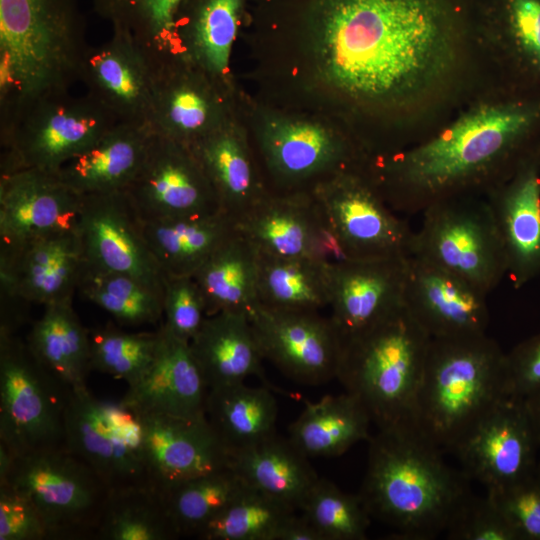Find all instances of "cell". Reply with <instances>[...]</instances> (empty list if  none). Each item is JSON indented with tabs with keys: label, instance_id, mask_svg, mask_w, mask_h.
<instances>
[{
	"label": "cell",
	"instance_id": "6da1fadb",
	"mask_svg": "<svg viewBox=\"0 0 540 540\" xmlns=\"http://www.w3.org/2000/svg\"><path fill=\"white\" fill-rule=\"evenodd\" d=\"M318 53L328 80L365 100L400 101L451 68L468 0H317Z\"/></svg>",
	"mask_w": 540,
	"mask_h": 540
},
{
	"label": "cell",
	"instance_id": "7a4b0ae2",
	"mask_svg": "<svg viewBox=\"0 0 540 540\" xmlns=\"http://www.w3.org/2000/svg\"><path fill=\"white\" fill-rule=\"evenodd\" d=\"M534 115L518 105L478 108L396 157L385 166L380 185H375L396 213L408 215L458 197L504 164Z\"/></svg>",
	"mask_w": 540,
	"mask_h": 540
},
{
	"label": "cell",
	"instance_id": "3957f363",
	"mask_svg": "<svg viewBox=\"0 0 540 540\" xmlns=\"http://www.w3.org/2000/svg\"><path fill=\"white\" fill-rule=\"evenodd\" d=\"M368 442L359 496L371 518L393 528L397 539L444 533L471 492L470 479L448 466L444 453L411 424L379 428Z\"/></svg>",
	"mask_w": 540,
	"mask_h": 540
},
{
	"label": "cell",
	"instance_id": "277c9868",
	"mask_svg": "<svg viewBox=\"0 0 540 540\" xmlns=\"http://www.w3.org/2000/svg\"><path fill=\"white\" fill-rule=\"evenodd\" d=\"M79 0H0V123L69 90L88 48Z\"/></svg>",
	"mask_w": 540,
	"mask_h": 540
},
{
	"label": "cell",
	"instance_id": "5b68a950",
	"mask_svg": "<svg viewBox=\"0 0 540 540\" xmlns=\"http://www.w3.org/2000/svg\"><path fill=\"white\" fill-rule=\"evenodd\" d=\"M505 356L487 334L431 338L417 391L412 426L443 453L503 399Z\"/></svg>",
	"mask_w": 540,
	"mask_h": 540
},
{
	"label": "cell",
	"instance_id": "8992f818",
	"mask_svg": "<svg viewBox=\"0 0 540 540\" xmlns=\"http://www.w3.org/2000/svg\"><path fill=\"white\" fill-rule=\"evenodd\" d=\"M430 341L404 305L342 342L336 379L378 429L411 424Z\"/></svg>",
	"mask_w": 540,
	"mask_h": 540
},
{
	"label": "cell",
	"instance_id": "52a82bcc",
	"mask_svg": "<svg viewBox=\"0 0 540 540\" xmlns=\"http://www.w3.org/2000/svg\"><path fill=\"white\" fill-rule=\"evenodd\" d=\"M116 120L88 94L43 96L1 125V172L32 168L58 173Z\"/></svg>",
	"mask_w": 540,
	"mask_h": 540
},
{
	"label": "cell",
	"instance_id": "ba28073f",
	"mask_svg": "<svg viewBox=\"0 0 540 540\" xmlns=\"http://www.w3.org/2000/svg\"><path fill=\"white\" fill-rule=\"evenodd\" d=\"M38 511L48 540L95 539L109 489L65 447L16 456L5 481Z\"/></svg>",
	"mask_w": 540,
	"mask_h": 540
},
{
	"label": "cell",
	"instance_id": "9c48e42d",
	"mask_svg": "<svg viewBox=\"0 0 540 540\" xmlns=\"http://www.w3.org/2000/svg\"><path fill=\"white\" fill-rule=\"evenodd\" d=\"M71 389L15 333L0 332V442L16 456L64 447Z\"/></svg>",
	"mask_w": 540,
	"mask_h": 540
},
{
	"label": "cell",
	"instance_id": "30bf717a",
	"mask_svg": "<svg viewBox=\"0 0 540 540\" xmlns=\"http://www.w3.org/2000/svg\"><path fill=\"white\" fill-rule=\"evenodd\" d=\"M411 255L467 281L488 295L507 276L505 252L488 202L453 197L422 212Z\"/></svg>",
	"mask_w": 540,
	"mask_h": 540
},
{
	"label": "cell",
	"instance_id": "8fae6325",
	"mask_svg": "<svg viewBox=\"0 0 540 540\" xmlns=\"http://www.w3.org/2000/svg\"><path fill=\"white\" fill-rule=\"evenodd\" d=\"M64 447L109 491L149 483L139 416L121 400H102L87 387L71 389Z\"/></svg>",
	"mask_w": 540,
	"mask_h": 540
},
{
	"label": "cell",
	"instance_id": "7c38bea8",
	"mask_svg": "<svg viewBox=\"0 0 540 540\" xmlns=\"http://www.w3.org/2000/svg\"><path fill=\"white\" fill-rule=\"evenodd\" d=\"M85 269L77 229L0 247V323L18 328L24 303L43 306L72 301Z\"/></svg>",
	"mask_w": 540,
	"mask_h": 540
},
{
	"label": "cell",
	"instance_id": "4fadbf2b",
	"mask_svg": "<svg viewBox=\"0 0 540 540\" xmlns=\"http://www.w3.org/2000/svg\"><path fill=\"white\" fill-rule=\"evenodd\" d=\"M312 193L347 259L411 255L414 231L374 183L343 171Z\"/></svg>",
	"mask_w": 540,
	"mask_h": 540
},
{
	"label": "cell",
	"instance_id": "5bb4252c",
	"mask_svg": "<svg viewBox=\"0 0 540 540\" xmlns=\"http://www.w3.org/2000/svg\"><path fill=\"white\" fill-rule=\"evenodd\" d=\"M124 192L143 222L221 211L191 147L155 134L140 169Z\"/></svg>",
	"mask_w": 540,
	"mask_h": 540
},
{
	"label": "cell",
	"instance_id": "9a60e30c",
	"mask_svg": "<svg viewBox=\"0 0 540 540\" xmlns=\"http://www.w3.org/2000/svg\"><path fill=\"white\" fill-rule=\"evenodd\" d=\"M249 320L264 359L305 385L337 378L342 340L319 311H285L257 304Z\"/></svg>",
	"mask_w": 540,
	"mask_h": 540
},
{
	"label": "cell",
	"instance_id": "2e32d148",
	"mask_svg": "<svg viewBox=\"0 0 540 540\" xmlns=\"http://www.w3.org/2000/svg\"><path fill=\"white\" fill-rule=\"evenodd\" d=\"M77 232L86 267L130 275L163 294L165 275L124 191L82 195Z\"/></svg>",
	"mask_w": 540,
	"mask_h": 540
},
{
	"label": "cell",
	"instance_id": "e0dca14e",
	"mask_svg": "<svg viewBox=\"0 0 540 540\" xmlns=\"http://www.w3.org/2000/svg\"><path fill=\"white\" fill-rule=\"evenodd\" d=\"M538 448L524 400L507 397L466 434L452 453L469 479L491 491L534 472Z\"/></svg>",
	"mask_w": 540,
	"mask_h": 540
},
{
	"label": "cell",
	"instance_id": "ac0fdd59",
	"mask_svg": "<svg viewBox=\"0 0 540 540\" xmlns=\"http://www.w3.org/2000/svg\"><path fill=\"white\" fill-rule=\"evenodd\" d=\"M158 63L130 33L112 28L110 39L88 46L79 80L117 123L148 125Z\"/></svg>",
	"mask_w": 540,
	"mask_h": 540
},
{
	"label": "cell",
	"instance_id": "d6986e66",
	"mask_svg": "<svg viewBox=\"0 0 540 540\" xmlns=\"http://www.w3.org/2000/svg\"><path fill=\"white\" fill-rule=\"evenodd\" d=\"M236 226L263 254L347 259L312 192L268 193Z\"/></svg>",
	"mask_w": 540,
	"mask_h": 540
},
{
	"label": "cell",
	"instance_id": "ffe728a7",
	"mask_svg": "<svg viewBox=\"0 0 540 540\" xmlns=\"http://www.w3.org/2000/svg\"><path fill=\"white\" fill-rule=\"evenodd\" d=\"M82 195L57 173L32 168L1 172L0 247L76 230Z\"/></svg>",
	"mask_w": 540,
	"mask_h": 540
},
{
	"label": "cell",
	"instance_id": "44dd1931",
	"mask_svg": "<svg viewBox=\"0 0 540 540\" xmlns=\"http://www.w3.org/2000/svg\"><path fill=\"white\" fill-rule=\"evenodd\" d=\"M408 257L345 259L331 264L329 318L342 342L405 305Z\"/></svg>",
	"mask_w": 540,
	"mask_h": 540
},
{
	"label": "cell",
	"instance_id": "7402d4cb",
	"mask_svg": "<svg viewBox=\"0 0 540 540\" xmlns=\"http://www.w3.org/2000/svg\"><path fill=\"white\" fill-rule=\"evenodd\" d=\"M217 85L180 53L158 63L149 121L152 132L192 146L225 125Z\"/></svg>",
	"mask_w": 540,
	"mask_h": 540
},
{
	"label": "cell",
	"instance_id": "603a6c76",
	"mask_svg": "<svg viewBox=\"0 0 540 540\" xmlns=\"http://www.w3.org/2000/svg\"><path fill=\"white\" fill-rule=\"evenodd\" d=\"M487 295L419 257H408L404 304L431 338L482 335L489 323Z\"/></svg>",
	"mask_w": 540,
	"mask_h": 540
},
{
	"label": "cell",
	"instance_id": "cb8c5ba5",
	"mask_svg": "<svg viewBox=\"0 0 540 540\" xmlns=\"http://www.w3.org/2000/svg\"><path fill=\"white\" fill-rule=\"evenodd\" d=\"M138 416L149 483L161 491L192 477L229 466V455L206 415Z\"/></svg>",
	"mask_w": 540,
	"mask_h": 540
},
{
	"label": "cell",
	"instance_id": "d4e9b609",
	"mask_svg": "<svg viewBox=\"0 0 540 540\" xmlns=\"http://www.w3.org/2000/svg\"><path fill=\"white\" fill-rule=\"evenodd\" d=\"M153 363L144 376L129 386L121 401L138 415L205 416L208 387L190 344L163 323Z\"/></svg>",
	"mask_w": 540,
	"mask_h": 540
},
{
	"label": "cell",
	"instance_id": "484cf974",
	"mask_svg": "<svg viewBox=\"0 0 540 540\" xmlns=\"http://www.w3.org/2000/svg\"><path fill=\"white\" fill-rule=\"evenodd\" d=\"M492 194L491 208L505 252L507 277L520 289L540 274V175L534 163Z\"/></svg>",
	"mask_w": 540,
	"mask_h": 540
},
{
	"label": "cell",
	"instance_id": "4316f807",
	"mask_svg": "<svg viewBox=\"0 0 540 540\" xmlns=\"http://www.w3.org/2000/svg\"><path fill=\"white\" fill-rule=\"evenodd\" d=\"M262 153L267 167L283 193L299 192V186L343 172L346 147L326 128L310 122L285 121L263 133Z\"/></svg>",
	"mask_w": 540,
	"mask_h": 540
},
{
	"label": "cell",
	"instance_id": "83f0119b",
	"mask_svg": "<svg viewBox=\"0 0 540 540\" xmlns=\"http://www.w3.org/2000/svg\"><path fill=\"white\" fill-rule=\"evenodd\" d=\"M153 136L148 125L117 123L57 174L80 195L124 191L140 169Z\"/></svg>",
	"mask_w": 540,
	"mask_h": 540
},
{
	"label": "cell",
	"instance_id": "f1b7e54d",
	"mask_svg": "<svg viewBox=\"0 0 540 540\" xmlns=\"http://www.w3.org/2000/svg\"><path fill=\"white\" fill-rule=\"evenodd\" d=\"M189 344L208 389L244 383L253 375L264 379V358L245 313L207 316Z\"/></svg>",
	"mask_w": 540,
	"mask_h": 540
},
{
	"label": "cell",
	"instance_id": "f546056e",
	"mask_svg": "<svg viewBox=\"0 0 540 540\" xmlns=\"http://www.w3.org/2000/svg\"><path fill=\"white\" fill-rule=\"evenodd\" d=\"M229 466L248 486L296 510L319 479L309 458L277 433L232 453Z\"/></svg>",
	"mask_w": 540,
	"mask_h": 540
},
{
	"label": "cell",
	"instance_id": "4dcf8cb0",
	"mask_svg": "<svg viewBox=\"0 0 540 540\" xmlns=\"http://www.w3.org/2000/svg\"><path fill=\"white\" fill-rule=\"evenodd\" d=\"M202 165L222 212L235 222L269 192L258 181L249 151L227 124L190 146Z\"/></svg>",
	"mask_w": 540,
	"mask_h": 540
},
{
	"label": "cell",
	"instance_id": "1f68e13d",
	"mask_svg": "<svg viewBox=\"0 0 540 540\" xmlns=\"http://www.w3.org/2000/svg\"><path fill=\"white\" fill-rule=\"evenodd\" d=\"M245 0H189L177 29L180 54L218 84L226 79Z\"/></svg>",
	"mask_w": 540,
	"mask_h": 540
},
{
	"label": "cell",
	"instance_id": "d6a6232c",
	"mask_svg": "<svg viewBox=\"0 0 540 540\" xmlns=\"http://www.w3.org/2000/svg\"><path fill=\"white\" fill-rule=\"evenodd\" d=\"M373 423L365 406L345 391L305 402L288 428L290 441L308 458L336 457L360 441L369 440Z\"/></svg>",
	"mask_w": 540,
	"mask_h": 540
},
{
	"label": "cell",
	"instance_id": "836d02e7",
	"mask_svg": "<svg viewBox=\"0 0 540 540\" xmlns=\"http://www.w3.org/2000/svg\"><path fill=\"white\" fill-rule=\"evenodd\" d=\"M259 253L236 228L193 275L207 316L239 312L249 316L258 304Z\"/></svg>",
	"mask_w": 540,
	"mask_h": 540
},
{
	"label": "cell",
	"instance_id": "e575fe53",
	"mask_svg": "<svg viewBox=\"0 0 540 540\" xmlns=\"http://www.w3.org/2000/svg\"><path fill=\"white\" fill-rule=\"evenodd\" d=\"M26 344L36 360L70 389L87 387L91 370L90 331L81 323L72 301L44 306Z\"/></svg>",
	"mask_w": 540,
	"mask_h": 540
},
{
	"label": "cell",
	"instance_id": "d590c367",
	"mask_svg": "<svg viewBox=\"0 0 540 540\" xmlns=\"http://www.w3.org/2000/svg\"><path fill=\"white\" fill-rule=\"evenodd\" d=\"M236 228V222L222 211L143 222L151 252L164 275L170 276H193Z\"/></svg>",
	"mask_w": 540,
	"mask_h": 540
},
{
	"label": "cell",
	"instance_id": "8d00e7d4",
	"mask_svg": "<svg viewBox=\"0 0 540 540\" xmlns=\"http://www.w3.org/2000/svg\"><path fill=\"white\" fill-rule=\"evenodd\" d=\"M205 414L229 456L276 434L278 406L265 387L240 383L209 389Z\"/></svg>",
	"mask_w": 540,
	"mask_h": 540
},
{
	"label": "cell",
	"instance_id": "74e56055",
	"mask_svg": "<svg viewBox=\"0 0 540 540\" xmlns=\"http://www.w3.org/2000/svg\"><path fill=\"white\" fill-rule=\"evenodd\" d=\"M258 253V304L285 311H320L329 307L332 263Z\"/></svg>",
	"mask_w": 540,
	"mask_h": 540
},
{
	"label": "cell",
	"instance_id": "f35d334b",
	"mask_svg": "<svg viewBox=\"0 0 540 540\" xmlns=\"http://www.w3.org/2000/svg\"><path fill=\"white\" fill-rule=\"evenodd\" d=\"M178 538L163 491L149 483L109 491L95 539L173 540Z\"/></svg>",
	"mask_w": 540,
	"mask_h": 540
},
{
	"label": "cell",
	"instance_id": "ab89813d",
	"mask_svg": "<svg viewBox=\"0 0 540 540\" xmlns=\"http://www.w3.org/2000/svg\"><path fill=\"white\" fill-rule=\"evenodd\" d=\"M188 1L92 0V5L112 28L130 33L160 63L180 52L178 22Z\"/></svg>",
	"mask_w": 540,
	"mask_h": 540
},
{
	"label": "cell",
	"instance_id": "60d3db41",
	"mask_svg": "<svg viewBox=\"0 0 540 540\" xmlns=\"http://www.w3.org/2000/svg\"><path fill=\"white\" fill-rule=\"evenodd\" d=\"M247 486L230 466H226L192 477L163 491L179 538H197Z\"/></svg>",
	"mask_w": 540,
	"mask_h": 540
},
{
	"label": "cell",
	"instance_id": "b9f144b4",
	"mask_svg": "<svg viewBox=\"0 0 540 540\" xmlns=\"http://www.w3.org/2000/svg\"><path fill=\"white\" fill-rule=\"evenodd\" d=\"M79 290L121 325L141 326L163 319V294L130 275L85 266Z\"/></svg>",
	"mask_w": 540,
	"mask_h": 540
},
{
	"label": "cell",
	"instance_id": "7bdbcfd3",
	"mask_svg": "<svg viewBox=\"0 0 540 540\" xmlns=\"http://www.w3.org/2000/svg\"><path fill=\"white\" fill-rule=\"evenodd\" d=\"M296 509L247 486L197 536L202 540H276Z\"/></svg>",
	"mask_w": 540,
	"mask_h": 540
},
{
	"label": "cell",
	"instance_id": "ee69618b",
	"mask_svg": "<svg viewBox=\"0 0 540 540\" xmlns=\"http://www.w3.org/2000/svg\"><path fill=\"white\" fill-rule=\"evenodd\" d=\"M159 343L154 332H126L112 325L90 331L91 370L137 383L154 361Z\"/></svg>",
	"mask_w": 540,
	"mask_h": 540
},
{
	"label": "cell",
	"instance_id": "f6af8a7d",
	"mask_svg": "<svg viewBox=\"0 0 540 540\" xmlns=\"http://www.w3.org/2000/svg\"><path fill=\"white\" fill-rule=\"evenodd\" d=\"M299 510L323 540H364L367 537L371 516L359 494H348L327 479L319 477Z\"/></svg>",
	"mask_w": 540,
	"mask_h": 540
},
{
	"label": "cell",
	"instance_id": "bcb514c9",
	"mask_svg": "<svg viewBox=\"0 0 540 540\" xmlns=\"http://www.w3.org/2000/svg\"><path fill=\"white\" fill-rule=\"evenodd\" d=\"M444 533L450 540H518L494 500L487 493L478 496L472 491L462 501Z\"/></svg>",
	"mask_w": 540,
	"mask_h": 540
},
{
	"label": "cell",
	"instance_id": "7dc6e473",
	"mask_svg": "<svg viewBox=\"0 0 540 540\" xmlns=\"http://www.w3.org/2000/svg\"><path fill=\"white\" fill-rule=\"evenodd\" d=\"M206 317L205 300L194 277L165 275L164 326L175 336L190 342Z\"/></svg>",
	"mask_w": 540,
	"mask_h": 540
},
{
	"label": "cell",
	"instance_id": "c3c4849f",
	"mask_svg": "<svg viewBox=\"0 0 540 540\" xmlns=\"http://www.w3.org/2000/svg\"><path fill=\"white\" fill-rule=\"evenodd\" d=\"M486 493L504 514L518 540H540V474L537 468L512 484Z\"/></svg>",
	"mask_w": 540,
	"mask_h": 540
},
{
	"label": "cell",
	"instance_id": "681fc988",
	"mask_svg": "<svg viewBox=\"0 0 540 540\" xmlns=\"http://www.w3.org/2000/svg\"><path fill=\"white\" fill-rule=\"evenodd\" d=\"M0 540H48L33 503L9 484H0Z\"/></svg>",
	"mask_w": 540,
	"mask_h": 540
},
{
	"label": "cell",
	"instance_id": "f907efd6",
	"mask_svg": "<svg viewBox=\"0 0 540 540\" xmlns=\"http://www.w3.org/2000/svg\"><path fill=\"white\" fill-rule=\"evenodd\" d=\"M505 389L508 397L522 400L540 391V332L506 353Z\"/></svg>",
	"mask_w": 540,
	"mask_h": 540
},
{
	"label": "cell",
	"instance_id": "816d5d0a",
	"mask_svg": "<svg viewBox=\"0 0 540 540\" xmlns=\"http://www.w3.org/2000/svg\"><path fill=\"white\" fill-rule=\"evenodd\" d=\"M508 30L540 67V0H497Z\"/></svg>",
	"mask_w": 540,
	"mask_h": 540
},
{
	"label": "cell",
	"instance_id": "f5cc1de1",
	"mask_svg": "<svg viewBox=\"0 0 540 540\" xmlns=\"http://www.w3.org/2000/svg\"><path fill=\"white\" fill-rule=\"evenodd\" d=\"M276 540H323V537L303 514L293 513L281 526Z\"/></svg>",
	"mask_w": 540,
	"mask_h": 540
},
{
	"label": "cell",
	"instance_id": "db71d44e",
	"mask_svg": "<svg viewBox=\"0 0 540 540\" xmlns=\"http://www.w3.org/2000/svg\"><path fill=\"white\" fill-rule=\"evenodd\" d=\"M540 445V391L524 399Z\"/></svg>",
	"mask_w": 540,
	"mask_h": 540
},
{
	"label": "cell",
	"instance_id": "11a10c76",
	"mask_svg": "<svg viewBox=\"0 0 540 540\" xmlns=\"http://www.w3.org/2000/svg\"><path fill=\"white\" fill-rule=\"evenodd\" d=\"M537 471H538L539 474H540V463H538V465H537Z\"/></svg>",
	"mask_w": 540,
	"mask_h": 540
}]
</instances>
